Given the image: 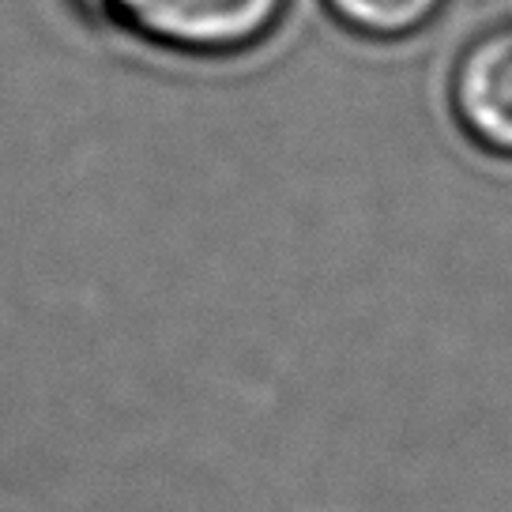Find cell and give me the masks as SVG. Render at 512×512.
Listing matches in <instances>:
<instances>
[{
    "instance_id": "obj_1",
    "label": "cell",
    "mask_w": 512,
    "mask_h": 512,
    "mask_svg": "<svg viewBox=\"0 0 512 512\" xmlns=\"http://www.w3.org/2000/svg\"><path fill=\"white\" fill-rule=\"evenodd\" d=\"M87 19L181 57H238L264 46L290 0H72Z\"/></svg>"
},
{
    "instance_id": "obj_2",
    "label": "cell",
    "mask_w": 512,
    "mask_h": 512,
    "mask_svg": "<svg viewBox=\"0 0 512 512\" xmlns=\"http://www.w3.org/2000/svg\"><path fill=\"white\" fill-rule=\"evenodd\" d=\"M448 113L471 147L512 162V19L486 23L456 49Z\"/></svg>"
},
{
    "instance_id": "obj_3",
    "label": "cell",
    "mask_w": 512,
    "mask_h": 512,
    "mask_svg": "<svg viewBox=\"0 0 512 512\" xmlns=\"http://www.w3.org/2000/svg\"><path fill=\"white\" fill-rule=\"evenodd\" d=\"M343 31L366 42H403L426 31L448 0H320Z\"/></svg>"
}]
</instances>
